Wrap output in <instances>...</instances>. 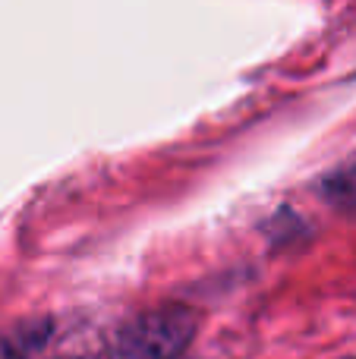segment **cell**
<instances>
[{
	"instance_id": "cell-1",
	"label": "cell",
	"mask_w": 356,
	"mask_h": 359,
	"mask_svg": "<svg viewBox=\"0 0 356 359\" xmlns=\"http://www.w3.org/2000/svg\"><path fill=\"white\" fill-rule=\"evenodd\" d=\"M199 331V312L170 303L136 316L117 334L120 359H177Z\"/></svg>"
},
{
	"instance_id": "cell-2",
	"label": "cell",
	"mask_w": 356,
	"mask_h": 359,
	"mask_svg": "<svg viewBox=\"0 0 356 359\" xmlns=\"http://www.w3.org/2000/svg\"><path fill=\"white\" fill-rule=\"evenodd\" d=\"M319 189H322V198H325L328 205L356 215V158L347 164H341L338 170H331V174L322 180Z\"/></svg>"
},
{
	"instance_id": "cell-3",
	"label": "cell",
	"mask_w": 356,
	"mask_h": 359,
	"mask_svg": "<svg viewBox=\"0 0 356 359\" xmlns=\"http://www.w3.org/2000/svg\"><path fill=\"white\" fill-rule=\"evenodd\" d=\"M48 337V328H38V325H29V328H16L10 334H0V359H25L32 347Z\"/></svg>"
}]
</instances>
